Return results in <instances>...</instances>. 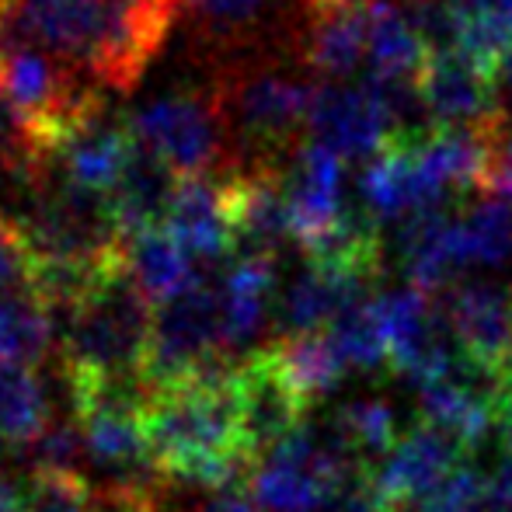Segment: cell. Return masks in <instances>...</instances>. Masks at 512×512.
I'll return each instance as SVG.
<instances>
[{"mask_svg": "<svg viewBox=\"0 0 512 512\" xmlns=\"http://www.w3.org/2000/svg\"><path fill=\"white\" fill-rule=\"evenodd\" d=\"M143 422L164 478L220 488L255 474L258 457L244 436L234 363L227 359L182 384L150 391Z\"/></svg>", "mask_w": 512, "mask_h": 512, "instance_id": "6da1fadb", "label": "cell"}, {"mask_svg": "<svg viewBox=\"0 0 512 512\" xmlns=\"http://www.w3.org/2000/svg\"><path fill=\"white\" fill-rule=\"evenodd\" d=\"M182 0H21L32 35L95 88L129 91L154 63Z\"/></svg>", "mask_w": 512, "mask_h": 512, "instance_id": "7a4b0ae2", "label": "cell"}, {"mask_svg": "<svg viewBox=\"0 0 512 512\" xmlns=\"http://www.w3.org/2000/svg\"><path fill=\"white\" fill-rule=\"evenodd\" d=\"M150 300L126 265L98 279L63 310V373L67 380L140 377L150 345Z\"/></svg>", "mask_w": 512, "mask_h": 512, "instance_id": "3957f363", "label": "cell"}, {"mask_svg": "<svg viewBox=\"0 0 512 512\" xmlns=\"http://www.w3.org/2000/svg\"><path fill=\"white\" fill-rule=\"evenodd\" d=\"M223 349H227L223 297L220 290L199 279L178 297L157 304L140 377L150 391L182 384L209 366L223 363Z\"/></svg>", "mask_w": 512, "mask_h": 512, "instance_id": "277c9868", "label": "cell"}, {"mask_svg": "<svg viewBox=\"0 0 512 512\" xmlns=\"http://www.w3.org/2000/svg\"><path fill=\"white\" fill-rule=\"evenodd\" d=\"M398 115V98L384 84L366 81L359 88L328 84L314 91L307 126L317 143L331 147L345 161H370L394 136L405 133L398 126Z\"/></svg>", "mask_w": 512, "mask_h": 512, "instance_id": "5b68a950", "label": "cell"}, {"mask_svg": "<svg viewBox=\"0 0 512 512\" xmlns=\"http://www.w3.org/2000/svg\"><path fill=\"white\" fill-rule=\"evenodd\" d=\"M140 147H147L178 178L213 175L223 136L216 105L199 95H168L143 105L129 119Z\"/></svg>", "mask_w": 512, "mask_h": 512, "instance_id": "8992f818", "label": "cell"}, {"mask_svg": "<svg viewBox=\"0 0 512 512\" xmlns=\"http://www.w3.org/2000/svg\"><path fill=\"white\" fill-rule=\"evenodd\" d=\"M415 98L436 126L488 129L499 133V74L467 60L450 46H436L415 77Z\"/></svg>", "mask_w": 512, "mask_h": 512, "instance_id": "52a82bcc", "label": "cell"}, {"mask_svg": "<svg viewBox=\"0 0 512 512\" xmlns=\"http://www.w3.org/2000/svg\"><path fill=\"white\" fill-rule=\"evenodd\" d=\"M342 161L324 143H307L297 150L286 175V206H290L293 241L310 255H321L352 223L345 209V171Z\"/></svg>", "mask_w": 512, "mask_h": 512, "instance_id": "ba28073f", "label": "cell"}, {"mask_svg": "<svg viewBox=\"0 0 512 512\" xmlns=\"http://www.w3.org/2000/svg\"><path fill=\"white\" fill-rule=\"evenodd\" d=\"M237 401H241V422L248 446L262 460L272 446L290 439L307 422L310 401L300 398L297 387L286 380L272 345L255 349L248 359L234 363Z\"/></svg>", "mask_w": 512, "mask_h": 512, "instance_id": "9c48e42d", "label": "cell"}, {"mask_svg": "<svg viewBox=\"0 0 512 512\" xmlns=\"http://www.w3.org/2000/svg\"><path fill=\"white\" fill-rule=\"evenodd\" d=\"M467 453L471 450L453 432L418 418L415 429L398 439L370 478L394 509H408L411 502H425L457 467H464Z\"/></svg>", "mask_w": 512, "mask_h": 512, "instance_id": "30bf717a", "label": "cell"}, {"mask_svg": "<svg viewBox=\"0 0 512 512\" xmlns=\"http://www.w3.org/2000/svg\"><path fill=\"white\" fill-rule=\"evenodd\" d=\"M164 227L182 241L196 262H220L237 255L234 189L227 175H192L178 178Z\"/></svg>", "mask_w": 512, "mask_h": 512, "instance_id": "8fae6325", "label": "cell"}, {"mask_svg": "<svg viewBox=\"0 0 512 512\" xmlns=\"http://www.w3.org/2000/svg\"><path fill=\"white\" fill-rule=\"evenodd\" d=\"M359 196H363L366 216L373 223H405L425 209L446 206V196L429 182L415 154L411 133H398L380 154H373L359 178Z\"/></svg>", "mask_w": 512, "mask_h": 512, "instance_id": "7c38bea8", "label": "cell"}, {"mask_svg": "<svg viewBox=\"0 0 512 512\" xmlns=\"http://www.w3.org/2000/svg\"><path fill=\"white\" fill-rule=\"evenodd\" d=\"M377 279L380 272L363 269V265L307 258V269L279 297V331L300 335V331L328 328L342 310L370 297V286Z\"/></svg>", "mask_w": 512, "mask_h": 512, "instance_id": "4fadbf2b", "label": "cell"}, {"mask_svg": "<svg viewBox=\"0 0 512 512\" xmlns=\"http://www.w3.org/2000/svg\"><path fill=\"white\" fill-rule=\"evenodd\" d=\"M133 154H136L133 126L112 119L105 108H98L91 119H84L60 143V150L46 164V171H56L63 182L77 185V189L112 196L115 185L126 175L129 161H133Z\"/></svg>", "mask_w": 512, "mask_h": 512, "instance_id": "5bb4252c", "label": "cell"}, {"mask_svg": "<svg viewBox=\"0 0 512 512\" xmlns=\"http://www.w3.org/2000/svg\"><path fill=\"white\" fill-rule=\"evenodd\" d=\"M443 314L460 352L474 363L502 373L512 356V293L474 279L443 293Z\"/></svg>", "mask_w": 512, "mask_h": 512, "instance_id": "9a60e30c", "label": "cell"}, {"mask_svg": "<svg viewBox=\"0 0 512 512\" xmlns=\"http://www.w3.org/2000/svg\"><path fill=\"white\" fill-rule=\"evenodd\" d=\"M398 258L408 286H418L425 293H446L450 286H457L464 269H471L460 213L453 216L439 206L405 220L398 237Z\"/></svg>", "mask_w": 512, "mask_h": 512, "instance_id": "2e32d148", "label": "cell"}, {"mask_svg": "<svg viewBox=\"0 0 512 512\" xmlns=\"http://www.w3.org/2000/svg\"><path fill=\"white\" fill-rule=\"evenodd\" d=\"M432 53V42L411 18V11L387 0L366 4V63H370V81L387 88H411L422 74L425 60Z\"/></svg>", "mask_w": 512, "mask_h": 512, "instance_id": "e0dca14e", "label": "cell"}, {"mask_svg": "<svg viewBox=\"0 0 512 512\" xmlns=\"http://www.w3.org/2000/svg\"><path fill=\"white\" fill-rule=\"evenodd\" d=\"M314 91L283 74H258L234 95V119L258 147H279L310 119Z\"/></svg>", "mask_w": 512, "mask_h": 512, "instance_id": "ac0fdd59", "label": "cell"}, {"mask_svg": "<svg viewBox=\"0 0 512 512\" xmlns=\"http://www.w3.org/2000/svg\"><path fill=\"white\" fill-rule=\"evenodd\" d=\"M126 269L136 279V286L147 293L150 304H164L203 279L199 262L182 248V241L168 227L126 237Z\"/></svg>", "mask_w": 512, "mask_h": 512, "instance_id": "d6986e66", "label": "cell"}, {"mask_svg": "<svg viewBox=\"0 0 512 512\" xmlns=\"http://www.w3.org/2000/svg\"><path fill=\"white\" fill-rule=\"evenodd\" d=\"M227 345H248L276 297V255H237L220 286Z\"/></svg>", "mask_w": 512, "mask_h": 512, "instance_id": "ffe728a7", "label": "cell"}, {"mask_svg": "<svg viewBox=\"0 0 512 512\" xmlns=\"http://www.w3.org/2000/svg\"><path fill=\"white\" fill-rule=\"evenodd\" d=\"M56 345V307L35 286L0 290V359L39 366Z\"/></svg>", "mask_w": 512, "mask_h": 512, "instance_id": "44dd1931", "label": "cell"}, {"mask_svg": "<svg viewBox=\"0 0 512 512\" xmlns=\"http://www.w3.org/2000/svg\"><path fill=\"white\" fill-rule=\"evenodd\" d=\"M272 352H276L286 380L297 387L300 398L310 401V405L321 401V398H328V394L342 384L345 373L352 370V366L345 363L342 349H338L335 335H331L328 328L300 331V335H283L276 345H272Z\"/></svg>", "mask_w": 512, "mask_h": 512, "instance_id": "7402d4cb", "label": "cell"}, {"mask_svg": "<svg viewBox=\"0 0 512 512\" xmlns=\"http://www.w3.org/2000/svg\"><path fill=\"white\" fill-rule=\"evenodd\" d=\"M366 60V4L317 11V21L307 35V63L328 81L356 74Z\"/></svg>", "mask_w": 512, "mask_h": 512, "instance_id": "603a6c76", "label": "cell"}, {"mask_svg": "<svg viewBox=\"0 0 512 512\" xmlns=\"http://www.w3.org/2000/svg\"><path fill=\"white\" fill-rule=\"evenodd\" d=\"M53 422L49 398L32 366L0 359V443L28 450Z\"/></svg>", "mask_w": 512, "mask_h": 512, "instance_id": "cb8c5ba5", "label": "cell"}, {"mask_svg": "<svg viewBox=\"0 0 512 512\" xmlns=\"http://www.w3.org/2000/svg\"><path fill=\"white\" fill-rule=\"evenodd\" d=\"M331 425L338 429L342 443L349 446V453L356 457L359 471L373 474V467L398 446V439L405 436L398 425V415L384 398H359L349 401L335 411Z\"/></svg>", "mask_w": 512, "mask_h": 512, "instance_id": "d4e9b609", "label": "cell"}, {"mask_svg": "<svg viewBox=\"0 0 512 512\" xmlns=\"http://www.w3.org/2000/svg\"><path fill=\"white\" fill-rule=\"evenodd\" d=\"M328 331L335 335L338 349H342L349 366L366 373L391 370V342H387V321L380 297H366L349 310H342L328 324Z\"/></svg>", "mask_w": 512, "mask_h": 512, "instance_id": "484cf974", "label": "cell"}, {"mask_svg": "<svg viewBox=\"0 0 512 512\" xmlns=\"http://www.w3.org/2000/svg\"><path fill=\"white\" fill-rule=\"evenodd\" d=\"M471 251V265L499 269L512 262V199L502 196L499 189L481 192L478 203H471L460 213Z\"/></svg>", "mask_w": 512, "mask_h": 512, "instance_id": "4316f807", "label": "cell"}, {"mask_svg": "<svg viewBox=\"0 0 512 512\" xmlns=\"http://www.w3.org/2000/svg\"><path fill=\"white\" fill-rule=\"evenodd\" d=\"M18 512H105V506L84 474L35 471L18 488Z\"/></svg>", "mask_w": 512, "mask_h": 512, "instance_id": "83f0119b", "label": "cell"}, {"mask_svg": "<svg viewBox=\"0 0 512 512\" xmlns=\"http://www.w3.org/2000/svg\"><path fill=\"white\" fill-rule=\"evenodd\" d=\"M418 512H495V481H485L474 467H457Z\"/></svg>", "mask_w": 512, "mask_h": 512, "instance_id": "f1b7e54d", "label": "cell"}, {"mask_svg": "<svg viewBox=\"0 0 512 512\" xmlns=\"http://www.w3.org/2000/svg\"><path fill=\"white\" fill-rule=\"evenodd\" d=\"M32 286V251L21 234L18 216L0 213V290Z\"/></svg>", "mask_w": 512, "mask_h": 512, "instance_id": "f546056e", "label": "cell"}, {"mask_svg": "<svg viewBox=\"0 0 512 512\" xmlns=\"http://www.w3.org/2000/svg\"><path fill=\"white\" fill-rule=\"evenodd\" d=\"M331 512H398V509L380 495V488L373 485L370 474H359L356 481H349V485L331 499Z\"/></svg>", "mask_w": 512, "mask_h": 512, "instance_id": "4dcf8cb0", "label": "cell"}, {"mask_svg": "<svg viewBox=\"0 0 512 512\" xmlns=\"http://www.w3.org/2000/svg\"><path fill=\"white\" fill-rule=\"evenodd\" d=\"M196 4L216 25H244V21L255 18L265 0H196Z\"/></svg>", "mask_w": 512, "mask_h": 512, "instance_id": "1f68e13d", "label": "cell"}, {"mask_svg": "<svg viewBox=\"0 0 512 512\" xmlns=\"http://www.w3.org/2000/svg\"><path fill=\"white\" fill-rule=\"evenodd\" d=\"M453 4H460L464 11L495 21V25H502L506 32H512V0H453Z\"/></svg>", "mask_w": 512, "mask_h": 512, "instance_id": "d6a6232c", "label": "cell"}, {"mask_svg": "<svg viewBox=\"0 0 512 512\" xmlns=\"http://www.w3.org/2000/svg\"><path fill=\"white\" fill-rule=\"evenodd\" d=\"M499 429L506 436V443H512V356L502 370V405H499Z\"/></svg>", "mask_w": 512, "mask_h": 512, "instance_id": "836d02e7", "label": "cell"}, {"mask_svg": "<svg viewBox=\"0 0 512 512\" xmlns=\"http://www.w3.org/2000/svg\"><path fill=\"white\" fill-rule=\"evenodd\" d=\"M0 512H18V488L0 474Z\"/></svg>", "mask_w": 512, "mask_h": 512, "instance_id": "e575fe53", "label": "cell"}, {"mask_svg": "<svg viewBox=\"0 0 512 512\" xmlns=\"http://www.w3.org/2000/svg\"><path fill=\"white\" fill-rule=\"evenodd\" d=\"M359 4H370V0H310L314 11H335V7H359Z\"/></svg>", "mask_w": 512, "mask_h": 512, "instance_id": "d590c367", "label": "cell"}, {"mask_svg": "<svg viewBox=\"0 0 512 512\" xmlns=\"http://www.w3.org/2000/svg\"><path fill=\"white\" fill-rule=\"evenodd\" d=\"M506 77H509V88H512V53H509V60H506Z\"/></svg>", "mask_w": 512, "mask_h": 512, "instance_id": "8d00e7d4", "label": "cell"}, {"mask_svg": "<svg viewBox=\"0 0 512 512\" xmlns=\"http://www.w3.org/2000/svg\"><path fill=\"white\" fill-rule=\"evenodd\" d=\"M398 512H405V509H398Z\"/></svg>", "mask_w": 512, "mask_h": 512, "instance_id": "74e56055", "label": "cell"}]
</instances>
